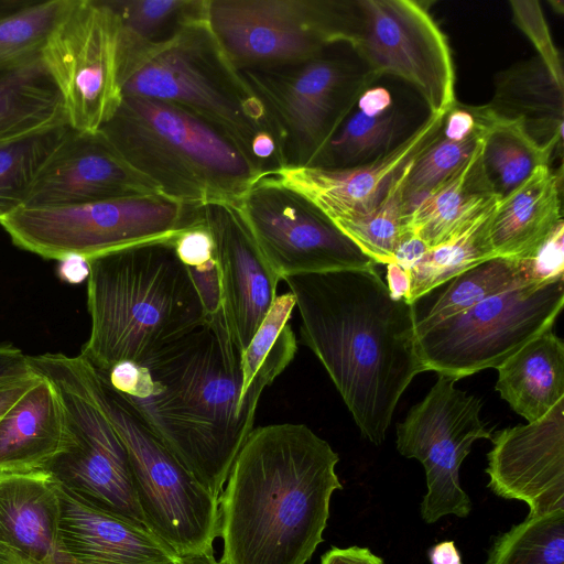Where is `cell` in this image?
Returning a JSON list of instances; mask_svg holds the SVG:
<instances>
[{"mask_svg":"<svg viewBox=\"0 0 564 564\" xmlns=\"http://www.w3.org/2000/svg\"><path fill=\"white\" fill-rule=\"evenodd\" d=\"M100 372L167 451L219 498L253 430L262 394H242L241 354L223 310L145 360Z\"/></svg>","mask_w":564,"mask_h":564,"instance_id":"obj_1","label":"cell"},{"mask_svg":"<svg viewBox=\"0 0 564 564\" xmlns=\"http://www.w3.org/2000/svg\"><path fill=\"white\" fill-rule=\"evenodd\" d=\"M302 341L326 369L364 437L380 445L398 402L424 371L410 303L394 300L376 267L282 279Z\"/></svg>","mask_w":564,"mask_h":564,"instance_id":"obj_2","label":"cell"},{"mask_svg":"<svg viewBox=\"0 0 564 564\" xmlns=\"http://www.w3.org/2000/svg\"><path fill=\"white\" fill-rule=\"evenodd\" d=\"M338 454L305 424L253 429L218 498L225 564H306L323 542Z\"/></svg>","mask_w":564,"mask_h":564,"instance_id":"obj_3","label":"cell"},{"mask_svg":"<svg viewBox=\"0 0 564 564\" xmlns=\"http://www.w3.org/2000/svg\"><path fill=\"white\" fill-rule=\"evenodd\" d=\"M173 237L88 260L90 334L79 355L96 369L106 372L120 362L139 364L205 321Z\"/></svg>","mask_w":564,"mask_h":564,"instance_id":"obj_4","label":"cell"},{"mask_svg":"<svg viewBox=\"0 0 564 564\" xmlns=\"http://www.w3.org/2000/svg\"><path fill=\"white\" fill-rule=\"evenodd\" d=\"M99 132L162 195L187 207L238 203L263 176L231 137L174 104L122 97Z\"/></svg>","mask_w":564,"mask_h":564,"instance_id":"obj_5","label":"cell"},{"mask_svg":"<svg viewBox=\"0 0 564 564\" xmlns=\"http://www.w3.org/2000/svg\"><path fill=\"white\" fill-rule=\"evenodd\" d=\"M119 75L122 97L174 104L203 118L239 143L263 176L284 167L262 104L224 53L206 17L164 44L120 55Z\"/></svg>","mask_w":564,"mask_h":564,"instance_id":"obj_6","label":"cell"},{"mask_svg":"<svg viewBox=\"0 0 564 564\" xmlns=\"http://www.w3.org/2000/svg\"><path fill=\"white\" fill-rule=\"evenodd\" d=\"M28 359L57 388L70 431L66 449L45 470L80 501L144 525L126 446L96 395V368L80 355Z\"/></svg>","mask_w":564,"mask_h":564,"instance_id":"obj_7","label":"cell"},{"mask_svg":"<svg viewBox=\"0 0 564 564\" xmlns=\"http://www.w3.org/2000/svg\"><path fill=\"white\" fill-rule=\"evenodd\" d=\"M198 219L197 208L162 194L84 204L20 206L0 217L12 243L46 260L78 254L87 260L132 245L170 238Z\"/></svg>","mask_w":564,"mask_h":564,"instance_id":"obj_8","label":"cell"},{"mask_svg":"<svg viewBox=\"0 0 564 564\" xmlns=\"http://www.w3.org/2000/svg\"><path fill=\"white\" fill-rule=\"evenodd\" d=\"M95 390L123 442L144 525L180 557L213 552L218 498L154 436L96 369Z\"/></svg>","mask_w":564,"mask_h":564,"instance_id":"obj_9","label":"cell"},{"mask_svg":"<svg viewBox=\"0 0 564 564\" xmlns=\"http://www.w3.org/2000/svg\"><path fill=\"white\" fill-rule=\"evenodd\" d=\"M333 47L295 63L239 70L263 106L284 167L310 166L376 79Z\"/></svg>","mask_w":564,"mask_h":564,"instance_id":"obj_10","label":"cell"},{"mask_svg":"<svg viewBox=\"0 0 564 564\" xmlns=\"http://www.w3.org/2000/svg\"><path fill=\"white\" fill-rule=\"evenodd\" d=\"M208 26L238 69L295 63L350 44L357 1L207 0Z\"/></svg>","mask_w":564,"mask_h":564,"instance_id":"obj_11","label":"cell"},{"mask_svg":"<svg viewBox=\"0 0 564 564\" xmlns=\"http://www.w3.org/2000/svg\"><path fill=\"white\" fill-rule=\"evenodd\" d=\"M564 304V278L523 284L489 296L470 308L415 330L424 371L459 380L506 359L553 327Z\"/></svg>","mask_w":564,"mask_h":564,"instance_id":"obj_12","label":"cell"},{"mask_svg":"<svg viewBox=\"0 0 564 564\" xmlns=\"http://www.w3.org/2000/svg\"><path fill=\"white\" fill-rule=\"evenodd\" d=\"M120 20L108 0H70L41 57L72 130L96 133L122 100Z\"/></svg>","mask_w":564,"mask_h":564,"instance_id":"obj_13","label":"cell"},{"mask_svg":"<svg viewBox=\"0 0 564 564\" xmlns=\"http://www.w3.org/2000/svg\"><path fill=\"white\" fill-rule=\"evenodd\" d=\"M456 381L438 375L424 399L397 426L398 452L417 459L425 470L427 491L421 516L426 523L448 514H469L471 502L460 486L459 468L474 442L492 435L480 417L482 401L457 389Z\"/></svg>","mask_w":564,"mask_h":564,"instance_id":"obj_14","label":"cell"},{"mask_svg":"<svg viewBox=\"0 0 564 564\" xmlns=\"http://www.w3.org/2000/svg\"><path fill=\"white\" fill-rule=\"evenodd\" d=\"M358 21L349 46L375 77L397 76L412 85L430 115L455 102V72L444 33L421 3L358 0Z\"/></svg>","mask_w":564,"mask_h":564,"instance_id":"obj_15","label":"cell"},{"mask_svg":"<svg viewBox=\"0 0 564 564\" xmlns=\"http://www.w3.org/2000/svg\"><path fill=\"white\" fill-rule=\"evenodd\" d=\"M237 205L281 280L377 265L313 203L272 175L258 180Z\"/></svg>","mask_w":564,"mask_h":564,"instance_id":"obj_16","label":"cell"},{"mask_svg":"<svg viewBox=\"0 0 564 564\" xmlns=\"http://www.w3.org/2000/svg\"><path fill=\"white\" fill-rule=\"evenodd\" d=\"M214 246L223 312L242 354L276 299L281 278L263 257L237 203L197 207Z\"/></svg>","mask_w":564,"mask_h":564,"instance_id":"obj_17","label":"cell"},{"mask_svg":"<svg viewBox=\"0 0 564 564\" xmlns=\"http://www.w3.org/2000/svg\"><path fill=\"white\" fill-rule=\"evenodd\" d=\"M490 440L486 473L497 496L525 502L529 516L564 509V399L540 420Z\"/></svg>","mask_w":564,"mask_h":564,"instance_id":"obj_18","label":"cell"},{"mask_svg":"<svg viewBox=\"0 0 564 564\" xmlns=\"http://www.w3.org/2000/svg\"><path fill=\"white\" fill-rule=\"evenodd\" d=\"M445 113L429 115L398 145L368 163L344 169L283 167L272 176L305 196L336 226L355 220L369 214L437 138Z\"/></svg>","mask_w":564,"mask_h":564,"instance_id":"obj_19","label":"cell"},{"mask_svg":"<svg viewBox=\"0 0 564 564\" xmlns=\"http://www.w3.org/2000/svg\"><path fill=\"white\" fill-rule=\"evenodd\" d=\"M161 194L98 131L70 130L41 166L22 206L51 207Z\"/></svg>","mask_w":564,"mask_h":564,"instance_id":"obj_20","label":"cell"},{"mask_svg":"<svg viewBox=\"0 0 564 564\" xmlns=\"http://www.w3.org/2000/svg\"><path fill=\"white\" fill-rule=\"evenodd\" d=\"M57 490L59 564H180L144 525L89 506L58 484Z\"/></svg>","mask_w":564,"mask_h":564,"instance_id":"obj_21","label":"cell"},{"mask_svg":"<svg viewBox=\"0 0 564 564\" xmlns=\"http://www.w3.org/2000/svg\"><path fill=\"white\" fill-rule=\"evenodd\" d=\"M59 517L48 471L0 473V564H59Z\"/></svg>","mask_w":564,"mask_h":564,"instance_id":"obj_22","label":"cell"},{"mask_svg":"<svg viewBox=\"0 0 564 564\" xmlns=\"http://www.w3.org/2000/svg\"><path fill=\"white\" fill-rule=\"evenodd\" d=\"M69 441L59 392L41 375L0 421V473L45 470Z\"/></svg>","mask_w":564,"mask_h":564,"instance_id":"obj_23","label":"cell"},{"mask_svg":"<svg viewBox=\"0 0 564 564\" xmlns=\"http://www.w3.org/2000/svg\"><path fill=\"white\" fill-rule=\"evenodd\" d=\"M562 167H538L495 205L488 226L495 257L524 259L563 223Z\"/></svg>","mask_w":564,"mask_h":564,"instance_id":"obj_24","label":"cell"},{"mask_svg":"<svg viewBox=\"0 0 564 564\" xmlns=\"http://www.w3.org/2000/svg\"><path fill=\"white\" fill-rule=\"evenodd\" d=\"M481 148L448 178L409 207L408 230L430 248L463 235L499 200L485 172Z\"/></svg>","mask_w":564,"mask_h":564,"instance_id":"obj_25","label":"cell"},{"mask_svg":"<svg viewBox=\"0 0 564 564\" xmlns=\"http://www.w3.org/2000/svg\"><path fill=\"white\" fill-rule=\"evenodd\" d=\"M486 106L495 118L519 124L550 154L562 152L564 89L538 57L498 73L492 98Z\"/></svg>","mask_w":564,"mask_h":564,"instance_id":"obj_26","label":"cell"},{"mask_svg":"<svg viewBox=\"0 0 564 564\" xmlns=\"http://www.w3.org/2000/svg\"><path fill=\"white\" fill-rule=\"evenodd\" d=\"M495 389L510 408L533 422L564 399V343L546 329L498 368Z\"/></svg>","mask_w":564,"mask_h":564,"instance_id":"obj_27","label":"cell"},{"mask_svg":"<svg viewBox=\"0 0 564 564\" xmlns=\"http://www.w3.org/2000/svg\"><path fill=\"white\" fill-rule=\"evenodd\" d=\"M63 124V98L41 56L0 72V145Z\"/></svg>","mask_w":564,"mask_h":564,"instance_id":"obj_28","label":"cell"},{"mask_svg":"<svg viewBox=\"0 0 564 564\" xmlns=\"http://www.w3.org/2000/svg\"><path fill=\"white\" fill-rule=\"evenodd\" d=\"M523 284H534L529 278L523 259L495 257L482 261L410 302L415 330L424 329L489 296Z\"/></svg>","mask_w":564,"mask_h":564,"instance_id":"obj_29","label":"cell"},{"mask_svg":"<svg viewBox=\"0 0 564 564\" xmlns=\"http://www.w3.org/2000/svg\"><path fill=\"white\" fill-rule=\"evenodd\" d=\"M404 127V116L395 105L379 113L355 106L310 166L344 169L373 161L408 137H402Z\"/></svg>","mask_w":564,"mask_h":564,"instance_id":"obj_30","label":"cell"},{"mask_svg":"<svg viewBox=\"0 0 564 564\" xmlns=\"http://www.w3.org/2000/svg\"><path fill=\"white\" fill-rule=\"evenodd\" d=\"M121 25L120 55L145 52L206 17L207 0H108Z\"/></svg>","mask_w":564,"mask_h":564,"instance_id":"obj_31","label":"cell"},{"mask_svg":"<svg viewBox=\"0 0 564 564\" xmlns=\"http://www.w3.org/2000/svg\"><path fill=\"white\" fill-rule=\"evenodd\" d=\"M552 158L519 124L494 117L482 142L481 159L499 199L519 187L538 167L551 165Z\"/></svg>","mask_w":564,"mask_h":564,"instance_id":"obj_32","label":"cell"},{"mask_svg":"<svg viewBox=\"0 0 564 564\" xmlns=\"http://www.w3.org/2000/svg\"><path fill=\"white\" fill-rule=\"evenodd\" d=\"M491 212L454 240L430 248L409 270V303L456 274L495 258L488 235Z\"/></svg>","mask_w":564,"mask_h":564,"instance_id":"obj_33","label":"cell"},{"mask_svg":"<svg viewBox=\"0 0 564 564\" xmlns=\"http://www.w3.org/2000/svg\"><path fill=\"white\" fill-rule=\"evenodd\" d=\"M485 564H564V509L528 516L497 536Z\"/></svg>","mask_w":564,"mask_h":564,"instance_id":"obj_34","label":"cell"},{"mask_svg":"<svg viewBox=\"0 0 564 564\" xmlns=\"http://www.w3.org/2000/svg\"><path fill=\"white\" fill-rule=\"evenodd\" d=\"M412 163L369 214L337 225L377 264L392 263L398 245L410 232L406 228L404 185Z\"/></svg>","mask_w":564,"mask_h":564,"instance_id":"obj_35","label":"cell"},{"mask_svg":"<svg viewBox=\"0 0 564 564\" xmlns=\"http://www.w3.org/2000/svg\"><path fill=\"white\" fill-rule=\"evenodd\" d=\"M70 0L32 3L0 17V72L41 56Z\"/></svg>","mask_w":564,"mask_h":564,"instance_id":"obj_36","label":"cell"},{"mask_svg":"<svg viewBox=\"0 0 564 564\" xmlns=\"http://www.w3.org/2000/svg\"><path fill=\"white\" fill-rule=\"evenodd\" d=\"M70 130L63 124L0 145V217L23 205L36 173Z\"/></svg>","mask_w":564,"mask_h":564,"instance_id":"obj_37","label":"cell"},{"mask_svg":"<svg viewBox=\"0 0 564 564\" xmlns=\"http://www.w3.org/2000/svg\"><path fill=\"white\" fill-rule=\"evenodd\" d=\"M489 128L464 139L451 138L440 132L408 172L404 185L406 210L467 162L482 147Z\"/></svg>","mask_w":564,"mask_h":564,"instance_id":"obj_38","label":"cell"},{"mask_svg":"<svg viewBox=\"0 0 564 564\" xmlns=\"http://www.w3.org/2000/svg\"><path fill=\"white\" fill-rule=\"evenodd\" d=\"M173 242L198 293L206 317L215 316L223 310L220 275L212 237L199 216L195 224L175 235Z\"/></svg>","mask_w":564,"mask_h":564,"instance_id":"obj_39","label":"cell"},{"mask_svg":"<svg viewBox=\"0 0 564 564\" xmlns=\"http://www.w3.org/2000/svg\"><path fill=\"white\" fill-rule=\"evenodd\" d=\"M513 23L527 35L555 83L564 89L563 65L538 1L511 0Z\"/></svg>","mask_w":564,"mask_h":564,"instance_id":"obj_40","label":"cell"},{"mask_svg":"<svg viewBox=\"0 0 564 564\" xmlns=\"http://www.w3.org/2000/svg\"><path fill=\"white\" fill-rule=\"evenodd\" d=\"M530 280L539 285L564 278V223H561L546 240L524 258Z\"/></svg>","mask_w":564,"mask_h":564,"instance_id":"obj_41","label":"cell"},{"mask_svg":"<svg viewBox=\"0 0 564 564\" xmlns=\"http://www.w3.org/2000/svg\"><path fill=\"white\" fill-rule=\"evenodd\" d=\"M33 372L28 355L12 344H0V386Z\"/></svg>","mask_w":564,"mask_h":564,"instance_id":"obj_42","label":"cell"},{"mask_svg":"<svg viewBox=\"0 0 564 564\" xmlns=\"http://www.w3.org/2000/svg\"><path fill=\"white\" fill-rule=\"evenodd\" d=\"M321 564H383L368 547H332L321 557Z\"/></svg>","mask_w":564,"mask_h":564,"instance_id":"obj_43","label":"cell"},{"mask_svg":"<svg viewBox=\"0 0 564 564\" xmlns=\"http://www.w3.org/2000/svg\"><path fill=\"white\" fill-rule=\"evenodd\" d=\"M40 379L41 375L34 370L31 375L0 386V421Z\"/></svg>","mask_w":564,"mask_h":564,"instance_id":"obj_44","label":"cell"},{"mask_svg":"<svg viewBox=\"0 0 564 564\" xmlns=\"http://www.w3.org/2000/svg\"><path fill=\"white\" fill-rule=\"evenodd\" d=\"M430 249L417 236L408 232L398 245L393 262L410 270Z\"/></svg>","mask_w":564,"mask_h":564,"instance_id":"obj_45","label":"cell"},{"mask_svg":"<svg viewBox=\"0 0 564 564\" xmlns=\"http://www.w3.org/2000/svg\"><path fill=\"white\" fill-rule=\"evenodd\" d=\"M58 262L57 272L63 281L70 284H78L88 279L89 263L86 258L78 254H69Z\"/></svg>","mask_w":564,"mask_h":564,"instance_id":"obj_46","label":"cell"},{"mask_svg":"<svg viewBox=\"0 0 564 564\" xmlns=\"http://www.w3.org/2000/svg\"><path fill=\"white\" fill-rule=\"evenodd\" d=\"M388 290L394 300L408 301L410 293V272L398 263L387 264Z\"/></svg>","mask_w":564,"mask_h":564,"instance_id":"obj_47","label":"cell"},{"mask_svg":"<svg viewBox=\"0 0 564 564\" xmlns=\"http://www.w3.org/2000/svg\"><path fill=\"white\" fill-rule=\"evenodd\" d=\"M431 564H463L460 554L453 541H443L429 551Z\"/></svg>","mask_w":564,"mask_h":564,"instance_id":"obj_48","label":"cell"},{"mask_svg":"<svg viewBox=\"0 0 564 564\" xmlns=\"http://www.w3.org/2000/svg\"><path fill=\"white\" fill-rule=\"evenodd\" d=\"M180 564H225L224 562L217 560L213 552H205L200 554H194L189 556L181 557Z\"/></svg>","mask_w":564,"mask_h":564,"instance_id":"obj_49","label":"cell"}]
</instances>
